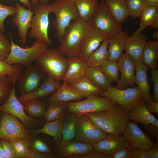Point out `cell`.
Segmentation results:
<instances>
[{"mask_svg":"<svg viewBox=\"0 0 158 158\" xmlns=\"http://www.w3.org/2000/svg\"><path fill=\"white\" fill-rule=\"evenodd\" d=\"M101 129L107 134L122 135L130 119L128 112L119 105L102 111L86 114Z\"/></svg>","mask_w":158,"mask_h":158,"instance_id":"obj_1","label":"cell"},{"mask_svg":"<svg viewBox=\"0 0 158 158\" xmlns=\"http://www.w3.org/2000/svg\"><path fill=\"white\" fill-rule=\"evenodd\" d=\"M46 9L54 13L56 18L53 22L55 35L60 43L66 28L72 20L78 18L79 14L73 0H56L46 5Z\"/></svg>","mask_w":158,"mask_h":158,"instance_id":"obj_2","label":"cell"},{"mask_svg":"<svg viewBox=\"0 0 158 158\" xmlns=\"http://www.w3.org/2000/svg\"><path fill=\"white\" fill-rule=\"evenodd\" d=\"M35 61L43 71L58 82L63 80L68 66V58L57 49H47Z\"/></svg>","mask_w":158,"mask_h":158,"instance_id":"obj_3","label":"cell"},{"mask_svg":"<svg viewBox=\"0 0 158 158\" xmlns=\"http://www.w3.org/2000/svg\"><path fill=\"white\" fill-rule=\"evenodd\" d=\"M90 28V19L85 21L79 17L66 28L58 49L68 58L77 56L80 43Z\"/></svg>","mask_w":158,"mask_h":158,"instance_id":"obj_4","label":"cell"},{"mask_svg":"<svg viewBox=\"0 0 158 158\" xmlns=\"http://www.w3.org/2000/svg\"><path fill=\"white\" fill-rule=\"evenodd\" d=\"M11 50L8 56L4 60L9 64H19L25 68L32 65L36 59L48 49V45L37 40L34 41L32 46L23 48L13 42L11 33Z\"/></svg>","mask_w":158,"mask_h":158,"instance_id":"obj_5","label":"cell"},{"mask_svg":"<svg viewBox=\"0 0 158 158\" xmlns=\"http://www.w3.org/2000/svg\"><path fill=\"white\" fill-rule=\"evenodd\" d=\"M99 95L118 103L128 112L139 104H146L138 86L123 90L111 86L107 90L102 92Z\"/></svg>","mask_w":158,"mask_h":158,"instance_id":"obj_6","label":"cell"},{"mask_svg":"<svg viewBox=\"0 0 158 158\" xmlns=\"http://www.w3.org/2000/svg\"><path fill=\"white\" fill-rule=\"evenodd\" d=\"M98 95H92L83 100L67 103L66 110L78 117L83 114L102 111L119 105L109 99Z\"/></svg>","mask_w":158,"mask_h":158,"instance_id":"obj_7","label":"cell"},{"mask_svg":"<svg viewBox=\"0 0 158 158\" xmlns=\"http://www.w3.org/2000/svg\"><path fill=\"white\" fill-rule=\"evenodd\" d=\"M90 20L91 28L105 33L109 37L122 30L121 24L117 22L104 0H101Z\"/></svg>","mask_w":158,"mask_h":158,"instance_id":"obj_8","label":"cell"},{"mask_svg":"<svg viewBox=\"0 0 158 158\" xmlns=\"http://www.w3.org/2000/svg\"><path fill=\"white\" fill-rule=\"evenodd\" d=\"M33 11L34 15L31 21L29 37L49 45L52 43L48 35L50 12L46 9L45 5L41 3L35 6Z\"/></svg>","mask_w":158,"mask_h":158,"instance_id":"obj_9","label":"cell"},{"mask_svg":"<svg viewBox=\"0 0 158 158\" xmlns=\"http://www.w3.org/2000/svg\"><path fill=\"white\" fill-rule=\"evenodd\" d=\"M107 134L86 114L77 117L75 140L93 145Z\"/></svg>","mask_w":158,"mask_h":158,"instance_id":"obj_10","label":"cell"},{"mask_svg":"<svg viewBox=\"0 0 158 158\" xmlns=\"http://www.w3.org/2000/svg\"><path fill=\"white\" fill-rule=\"evenodd\" d=\"M2 112L0 118V139L14 141L31 138V133L17 118Z\"/></svg>","mask_w":158,"mask_h":158,"instance_id":"obj_11","label":"cell"},{"mask_svg":"<svg viewBox=\"0 0 158 158\" xmlns=\"http://www.w3.org/2000/svg\"><path fill=\"white\" fill-rule=\"evenodd\" d=\"M0 111L10 114L20 120L27 128L38 126L42 121L29 116L25 112L23 105L17 97L15 87H13L8 99L0 105Z\"/></svg>","mask_w":158,"mask_h":158,"instance_id":"obj_12","label":"cell"},{"mask_svg":"<svg viewBox=\"0 0 158 158\" xmlns=\"http://www.w3.org/2000/svg\"><path fill=\"white\" fill-rule=\"evenodd\" d=\"M45 73L36 64H32L18 77L16 83L17 89L21 95L33 91L46 79L44 78Z\"/></svg>","mask_w":158,"mask_h":158,"instance_id":"obj_13","label":"cell"},{"mask_svg":"<svg viewBox=\"0 0 158 158\" xmlns=\"http://www.w3.org/2000/svg\"><path fill=\"white\" fill-rule=\"evenodd\" d=\"M122 136L134 150H150L154 141L139 127L135 122L128 121L122 133Z\"/></svg>","mask_w":158,"mask_h":158,"instance_id":"obj_14","label":"cell"},{"mask_svg":"<svg viewBox=\"0 0 158 158\" xmlns=\"http://www.w3.org/2000/svg\"><path fill=\"white\" fill-rule=\"evenodd\" d=\"M109 36L98 30L90 28L81 40L78 49L77 56L87 62L91 53Z\"/></svg>","mask_w":158,"mask_h":158,"instance_id":"obj_15","label":"cell"},{"mask_svg":"<svg viewBox=\"0 0 158 158\" xmlns=\"http://www.w3.org/2000/svg\"><path fill=\"white\" fill-rule=\"evenodd\" d=\"M16 13L12 20L13 24L18 29V36L20 38L22 45L27 43L28 31L30 28L31 21L34 14L33 10L26 8L18 2L15 5Z\"/></svg>","mask_w":158,"mask_h":158,"instance_id":"obj_16","label":"cell"},{"mask_svg":"<svg viewBox=\"0 0 158 158\" xmlns=\"http://www.w3.org/2000/svg\"><path fill=\"white\" fill-rule=\"evenodd\" d=\"M118 61L121 78L115 87L123 90L127 89L129 85L133 87L135 84V61L126 53L123 54Z\"/></svg>","mask_w":158,"mask_h":158,"instance_id":"obj_17","label":"cell"},{"mask_svg":"<svg viewBox=\"0 0 158 158\" xmlns=\"http://www.w3.org/2000/svg\"><path fill=\"white\" fill-rule=\"evenodd\" d=\"M94 151L92 145L75 140L64 143H56L55 154L58 158H68L72 155L87 154Z\"/></svg>","mask_w":158,"mask_h":158,"instance_id":"obj_18","label":"cell"},{"mask_svg":"<svg viewBox=\"0 0 158 158\" xmlns=\"http://www.w3.org/2000/svg\"><path fill=\"white\" fill-rule=\"evenodd\" d=\"M62 85L49 76L37 88L27 94L21 95L18 98L19 102L23 104L30 100L44 98L56 92Z\"/></svg>","mask_w":158,"mask_h":158,"instance_id":"obj_19","label":"cell"},{"mask_svg":"<svg viewBox=\"0 0 158 158\" xmlns=\"http://www.w3.org/2000/svg\"><path fill=\"white\" fill-rule=\"evenodd\" d=\"M92 145L95 151L112 155L121 149L130 145L122 135L107 134Z\"/></svg>","mask_w":158,"mask_h":158,"instance_id":"obj_20","label":"cell"},{"mask_svg":"<svg viewBox=\"0 0 158 158\" xmlns=\"http://www.w3.org/2000/svg\"><path fill=\"white\" fill-rule=\"evenodd\" d=\"M147 38L145 33H142L136 30L132 35L126 37L124 50L135 61L141 60Z\"/></svg>","mask_w":158,"mask_h":158,"instance_id":"obj_21","label":"cell"},{"mask_svg":"<svg viewBox=\"0 0 158 158\" xmlns=\"http://www.w3.org/2000/svg\"><path fill=\"white\" fill-rule=\"evenodd\" d=\"M148 69V68L143 63L141 60L135 61V83L140 90L146 104H150L152 102L147 79Z\"/></svg>","mask_w":158,"mask_h":158,"instance_id":"obj_22","label":"cell"},{"mask_svg":"<svg viewBox=\"0 0 158 158\" xmlns=\"http://www.w3.org/2000/svg\"><path fill=\"white\" fill-rule=\"evenodd\" d=\"M68 66L63 80L70 85L85 75L88 66L87 62L77 56L68 58Z\"/></svg>","mask_w":158,"mask_h":158,"instance_id":"obj_23","label":"cell"},{"mask_svg":"<svg viewBox=\"0 0 158 158\" xmlns=\"http://www.w3.org/2000/svg\"><path fill=\"white\" fill-rule=\"evenodd\" d=\"M129 34L128 32L122 30L109 37L108 60L118 61L120 58L124 50L126 39Z\"/></svg>","mask_w":158,"mask_h":158,"instance_id":"obj_24","label":"cell"},{"mask_svg":"<svg viewBox=\"0 0 158 158\" xmlns=\"http://www.w3.org/2000/svg\"><path fill=\"white\" fill-rule=\"evenodd\" d=\"M66 110L57 119L51 121L46 122L41 128L31 130L30 132L34 135L40 133L46 134L52 137L56 143L60 142L62 139V127Z\"/></svg>","mask_w":158,"mask_h":158,"instance_id":"obj_25","label":"cell"},{"mask_svg":"<svg viewBox=\"0 0 158 158\" xmlns=\"http://www.w3.org/2000/svg\"><path fill=\"white\" fill-rule=\"evenodd\" d=\"M85 97L72 89L66 81L63 80V84L58 90L44 100L47 102H67L72 100H80Z\"/></svg>","mask_w":158,"mask_h":158,"instance_id":"obj_26","label":"cell"},{"mask_svg":"<svg viewBox=\"0 0 158 158\" xmlns=\"http://www.w3.org/2000/svg\"><path fill=\"white\" fill-rule=\"evenodd\" d=\"M139 17V27L136 30L141 32L146 27L151 26L152 29H158V7L145 6L141 10Z\"/></svg>","mask_w":158,"mask_h":158,"instance_id":"obj_27","label":"cell"},{"mask_svg":"<svg viewBox=\"0 0 158 158\" xmlns=\"http://www.w3.org/2000/svg\"><path fill=\"white\" fill-rule=\"evenodd\" d=\"M130 119L135 123H141L145 125L150 124L158 127V120L147 109L146 104H139L128 112Z\"/></svg>","mask_w":158,"mask_h":158,"instance_id":"obj_28","label":"cell"},{"mask_svg":"<svg viewBox=\"0 0 158 158\" xmlns=\"http://www.w3.org/2000/svg\"><path fill=\"white\" fill-rule=\"evenodd\" d=\"M158 60V41L149 40L147 41L141 58L143 63L151 70L157 67Z\"/></svg>","mask_w":158,"mask_h":158,"instance_id":"obj_29","label":"cell"},{"mask_svg":"<svg viewBox=\"0 0 158 158\" xmlns=\"http://www.w3.org/2000/svg\"><path fill=\"white\" fill-rule=\"evenodd\" d=\"M85 75L93 85L103 91L107 90L112 86L104 73L101 66L88 67Z\"/></svg>","mask_w":158,"mask_h":158,"instance_id":"obj_30","label":"cell"},{"mask_svg":"<svg viewBox=\"0 0 158 158\" xmlns=\"http://www.w3.org/2000/svg\"><path fill=\"white\" fill-rule=\"evenodd\" d=\"M77 119L74 114L66 110L62 127L61 143H65L74 140Z\"/></svg>","mask_w":158,"mask_h":158,"instance_id":"obj_31","label":"cell"},{"mask_svg":"<svg viewBox=\"0 0 158 158\" xmlns=\"http://www.w3.org/2000/svg\"><path fill=\"white\" fill-rule=\"evenodd\" d=\"M69 86L73 90L85 97L92 95H99L103 92L102 90L93 85L85 75L79 78Z\"/></svg>","mask_w":158,"mask_h":158,"instance_id":"obj_32","label":"cell"},{"mask_svg":"<svg viewBox=\"0 0 158 158\" xmlns=\"http://www.w3.org/2000/svg\"><path fill=\"white\" fill-rule=\"evenodd\" d=\"M99 0H73L78 11L79 17L85 21L92 18L98 6Z\"/></svg>","mask_w":158,"mask_h":158,"instance_id":"obj_33","label":"cell"},{"mask_svg":"<svg viewBox=\"0 0 158 158\" xmlns=\"http://www.w3.org/2000/svg\"><path fill=\"white\" fill-rule=\"evenodd\" d=\"M108 37L103 40L99 47L90 55L87 61L88 67L101 66L103 63L108 59Z\"/></svg>","mask_w":158,"mask_h":158,"instance_id":"obj_34","label":"cell"},{"mask_svg":"<svg viewBox=\"0 0 158 158\" xmlns=\"http://www.w3.org/2000/svg\"><path fill=\"white\" fill-rule=\"evenodd\" d=\"M117 22L121 24L129 16L124 0H105Z\"/></svg>","mask_w":158,"mask_h":158,"instance_id":"obj_35","label":"cell"},{"mask_svg":"<svg viewBox=\"0 0 158 158\" xmlns=\"http://www.w3.org/2000/svg\"><path fill=\"white\" fill-rule=\"evenodd\" d=\"M47 102L44 100L35 99L28 101L23 104L26 114L30 118H36L43 116L47 107Z\"/></svg>","mask_w":158,"mask_h":158,"instance_id":"obj_36","label":"cell"},{"mask_svg":"<svg viewBox=\"0 0 158 158\" xmlns=\"http://www.w3.org/2000/svg\"><path fill=\"white\" fill-rule=\"evenodd\" d=\"M23 71V66L19 64H9L4 60H0V75H7L13 87H15L17 79Z\"/></svg>","mask_w":158,"mask_h":158,"instance_id":"obj_37","label":"cell"},{"mask_svg":"<svg viewBox=\"0 0 158 158\" xmlns=\"http://www.w3.org/2000/svg\"><path fill=\"white\" fill-rule=\"evenodd\" d=\"M47 109L42 116L46 122L51 121L60 117L66 110L67 102H47Z\"/></svg>","mask_w":158,"mask_h":158,"instance_id":"obj_38","label":"cell"},{"mask_svg":"<svg viewBox=\"0 0 158 158\" xmlns=\"http://www.w3.org/2000/svg\"><path fill=\"white\" fill-rule=\"evenodd\" d=\"M101 67L104 73L111 83L114 82H118L119 80L118 75L119 70L117 61L107 59L103 63Z\"/></svg>","mask_w":158,"mask_h":158,"instance_id":"obj_39","label":"cell"},{"mask_svg":"<svg viewBox=\"0 0 158 158\" xmlns=\"http://www.w3.org/2000/svg\"><path fill=\"white\" fill-rule=\"evenodd\" d=\"M29 148L30 151L38 153L55 154V149L51 147L48 142L41 138L29 140Z\"/></svg>","mask_w":158,"mask_h":158,"instance_id":"obj_40","label":"cell"},{"mask_svg":"<svg viewBox=\"0 0 158 158\" xmlns=\"http://www.w3.org/2000/svg\"><path fill=\"white\" fill-rule=\"evenodd\" d=\"M28 139L10 141L13 146L17 158H28L30 150L29 148Z\"/></svg>","mask_w":158,"mask_h":158,"instance_id":"obj_41","label":"cell"},{"mask_svg":"<svg viewBox=\"0 0 158 158\" xmlns=\"http://www.w3.org/2000/svg\"><path fill=\"white\" fill-rule=\"evenodd\" d=\"M131 20L139 17L140 14L145 6L144 0H124Z\"/></svg>","mask_w":158,"mask_h":158,"instance_id":"obj_42","label":"cell"},{"mask_svg":"<svg viewBox=\"0 0 158 158\" xmlns=\"http://www.w3.org/2000/svg\"><path fill=\"white\" fill-rule=\"evenodd\" d=\"M12 87L7 75H0V104L4 103L8 99Z\"/></svg>","mask_w":158,"mask_h":158,"instance_id":"obj_43","label":"cell"},{"mask_svg":"<svg viewBox=\"0 0 158 158\" xmlns=\"http://www.w3.org/2000/svg\"><path fill=\"white\" fill-rule=\"evenodd\" d=\"M16 13V11L15 7L5 5L0 3V31L3 33L4 31V23L5 20L9 16H13Z\"/></svg>","mask_w":158,"mask_h":158,"instance_id":"obj_44","label":"cell"},{"mask_svg":"<svg viewBox=\"0 0 158 158\" xmlns=\"http://www.w3.org/2000/svg\"><path fill=\"white\" fill-rule=\"evenodd\" d=\"M11 50V43L0 31V60H4L8 55Z\"/></svg>","mask_w":158,"mask_h":158,"instance_id":"obj_45","label":"cell"},{"mask_svg":"<svg viewBox=\"0 0 158 158\" xmlns=\"http://www.w3.org/2000/svg\"><path fill=\"white\" fill-rule=\"evenodd\" d=\"M134 150L131 146L124 147L112 155V158H132Z\"/></svg>","mask_w":158,"mask_h":158,"instance_id":"obj_46","label":"cell"},{"mask_svg":"<svg viewBox=\"0 0 158 158\" xmlns=\"http://www.w3.org/2000/svg\"><path fill=\"white\" fill-rule=\"evenodd\" d=\"M7 158H17L16 152L9 140L0 139Z\"/></svg>","mask_w":158,"mask_h":158,"instance_id":"obj_47","label":"cell"},{"mask_svg":"<svg viewBox=\"0 0 158 158\" xmlns=\"http://www.w3.org/2000/svg\"><path fill=\"white\" fill-rule=\"evenodd\" d=\"M112 155L102 153L97 151L87 154L73 155L68 158H112Z\"/></svg>","mask_w":158,"mask_h":158,"instance_id":"obj_48","label":"cell"},{"mask_svg":"<svg viewBox=\"0 0 158 158\" xmlns=\"http://www.w3.org/2000/svg\"><path fill=\"white\" fill-rule=\"evenodd\" d=\"M151 78L153 84L152 101L158 102V69L151 70Z\"/></svg>","mask_w":158,"mask_h":158,"instance_id":"obj_49","label":"cell"},{"mask_svg":"<svg viewBox=\"0 0 158 158\" xmlns=\"http://www.w3.org/2000/svg\"><path fill=\"white\" fill-rule=\"evenodd\" d=\"M132 158H150L149 150H134L132 154Z\"/></svg>","mask_w":158,"mask_h":158,"instance_id":"obj_50","label":"cell"},{"mask_svg":"<svg viewBox=\"0 0 158 158\" xmlns=\"http://www.w3.org/2000/svg\"><path fill=\"white\" fill-rule=\"evenodd\" d=\"M56 154H50L38 153L30 151L28 158H56Z\"/></svg>","mask_w":158,"mask_h":158,"instance_id":"obj_51","label":"cell"},{"mask_svg":"<svg viewBox=\"0 0 158 158\" xmlns=\"http://www.w3.org/2000/svg\"><path fill=\"white\" fill-rule=\"evenodd\" d=\"M144 127L152 137L158 140V127L150 124L147 125H144Z\"/></svg>","mask_w":158,"mask_h":158,"instance_id":"obj_52","label":"cell"},{"mask_svg":"<svg viewBox=\"0 0 158 158\" xmlns=\"http://www.w3.org/2000/svg\"><path fill=\"white\" fill-rule=\"evenodd\" d=\"M150 158H158V140L154 142L153 146L149 150Z\"/></svg>","mask_w":158,"mask_h":158,"instance_id":"obj_53","label":"cell"},{"mask_svg":"<svg viewBox=\"0 0 158 158\" xmlns=\"http://www.w3.org/2000/svg\"><path fill=\"white\" fill-rule=\"evenodd\" d=\"M148 111L150 113H158V102H152L149 104H146Z\"/></svg>","mask_w":158,"mask_h":158,"instance_id":"obj_54","label":"cell"},{"mask_svg":"<svg viewBox=\"0 0 158 158\" xmlns=\"http://www.w3.org/2000/svg\"><path fill=\"white\" fill-rule=\"evenodd\" d=\"M49 0H32L31 3L34 6H36L41 3L44 5H47L49 4Z\"/></svg>","mask_w":158,"mask_h":158,"instance_id":"obj_55","label":"cell"},{"mask_svg":"<svg viewBox=\"0 0 158 158\" xmlns=\"http://www.w3.org/2000/svg\"><path fill=\"white\" fill-rule=\"evenodd\" d=\"M145 6L158 7V0H144Z\"/></svg>","mask_w":158,"mask_h":158,"instance_id":"obj_56","label":"cell"},{"mask_svg":"<svg viewBox=\"0 0 158 158\" xmlns=\"http://www.w3.org/2000/svg\"><path fill=\"white\" fill-rule=\"evenodd\" d=\"M1 0H0L1 1ZM22 3L28 8L33 10L34 6L30 2L29 0H19Z\"/></svg>","mask_w":158,"mask_h":158,"instance_id":"obj_57","label":"cell"},{"mask_svg":"<svg viewBox=\"0 0 158 158\" xmlns=\"http://www.w3.org/2000/svg\"><path fill=\"white\" fill-rule=\"evenodd\" d=\"M0 158H7L2 143L0 140Z\"/></svg>","mask_w":158,"mask_h":158,"instance_id":"obj_58","label":"cell"},{"mask_svg":"<svg viewBox=\"0 0 158 158\" xmlns=\"http://www.w3.org/2000/svg\"><path fill=\"white\" fill-rule=\"evenodd\" d=\"M152 37L153 38H156L158 40V30H156L154 31L152 33Z\"/></svg>","mask_w":158,"mask_h":158,"instance_id":"obj_59","label":"cell"}]
</instances>
